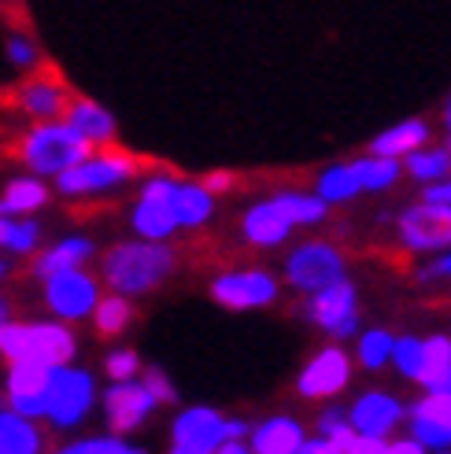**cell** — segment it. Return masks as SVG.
<instances>
[{
  "mask_svg": "<svg viewBox=\"0 0 451 454\" xmlns=\"http://www.w3.org/2000/svg\"><path fill=\"white\" fill-rule=\"evenodd\" d=\"M174 266L178 255L174 247H167V240H126L100 259V278L111 292L133 300L160 288L174 274Z\"/></svg>",
  "mask_w": 451,
  "mask_h": 454,
  "instance_id": "cell-1",
  "label": "cell"
},
{
  "mask_svg": "<svg viewBox=\"0 0 451 454\" xmlns=\"http://www.w3.org/2000/svg\"><path fill=\"white\" fill-rule=\"evenodd\" d=\"M89 152H93V145H89L67 119H44V122L30 126L19 137V148H15L19 163L37 177H56L67 167L82 163Z\"/></svg>",
  "mask_w": 451,
  "mask_h": 454,
  "instance_id": "cell-2",
  "label": "cell"
},
{
  "mask_svg": "<svg viewBox=\"0 0 451 454\" xmlns=\"http://www.w3.org/2000/svg\"><path fill=\"white\" fill-rule=\"evenodd\" d=\"M0 355L4 362H41V366H71L78 340L67 322H8L0 325Z\"/></svg>",
  "mask_w": 451,
  "mask_h": 454,
  "instance_id": "cell-3",
  "label": "cell"
},
{
  "mask_svg": "<svg viewBox=\"0 0 451 454\" xmlns=\"http://www.w3.org/2000/svg\"><path fill=\"white\" fill-rule=\"evenodd\" d=\"M141 170V163L133 155L119 152L115 145L93 148L82 163L67 167L63 174H56V192L63 196H97V192H111L119 189L123 181H130Z\"/></svg>",
  "mask_w": 451,
  "mask_h": 454,
  "instance_id": "cell-4",
  "label": "cell"
},
{
  "mask_svg": "<svg viewBox=\"0 0 451 454\" xmlns=\"http://www.w3.org/2000/svg\"><path fill=\"white\" fill-rule=\"evenodd\" d=\"M97 300H100V281L85 266L44 278V307L59 322H82V317L93 314Z\"/></svg>",
  "mask_w": 451,
  "mask_h": 454,
  "instance_id": "cell-5",
  "label": "cell"
},
{
  "mask_svg": "<svg viewBox=\"0 0 451 454\" xmlns=\"http://www.w3.org/2000/svg\"><path fill=\"white\" fill-rule=\"evenodd\" d=\"M97 403V380L89 370L75 366H56V384H52V399H49V421L52 428H75Z\"/></svg>",
  "mask_w": 451,
  "mask_h": 454,
  "instance_id": "cell-6",
  "label": "cell"
},
{
  "mask_svg": "<svg viewBox=\"0 0 451 454\" xmlns=\"http://www.w3.org/2000/svg\"><path fill=\"white\" fill-rule=\"evenodd\" d=\"M52 384H56V366H41V362H8L4 392H8L12 411L41 421L44 414H49Z\"/></svg>",
  "mask_w": 451,
  "mask_h": 454,
  "instance_id": "cell-7",
  "label": "cell"
},
{
  "mask_svg": "<svg viewBox=\"0 0 451 454\" xmlns=\"http://www.w3.org/2000/svg\"><path fill=\"white\" fill-rule=\"evenodd\" d=\"M170 192H174V177H167V174H155L141 185L138 207H133V215H130L133 233H138L141 240H170L178 233Z\"/></svg>",
  "mask_w": 451,
  "mask_h": 454,
  "instance_id": "cell-8",
  "label": "cell"
},
{
  "mask_svg": "<svg viewBox=\"0 0 451 454\" xmlns=\"http://www.w3.org/2000/svg\"><path fill=\"white\" fill-rule=\"evenodd\" d=\"M400 240L411 252H444V247H451V203L422 200L407 207L400 218Z\"/></svg>",
  "mask_w": 451,
  "mask_h": 454,
  "instance_id": "cell-9",
  "label": "cell"
},
{
  "mask_svg": "<svg viewBox=\"0 0 451 454\" xmlns=\"http://www.w3.org/2000/svg\"><path fill=\"white\" fill-rule=\"evenodd\" d=\"M285 274L300 292H319V288L344 278V255L336 252L333 244L311 240V244H300L297 252L289 255Z\"/></svg>",
  "mask_w": 451,
  "mask_h": 454,
  "instance_id": "cell-10",
  "label": "cell"
},
{
  "mask_svg": "<svg viewBox=\"0 0 451 454\" xmlns=\"http://www.w3.org/2000/svg\"><path fill=\"white\" fill-rule=\"evenodd\" d=\"M67 100H71V89H67V82L52 71V67H41V63L27 74V82L15 89L19 111H22V115H30V119H37V122L63 119Z\"/></svg>",
  "mask_w": 451,
  "mask_h": 454,
  "instance_id": "cell-11",
  "label": "cell"
},
{
  "mask_svg": "<svg viewBox=\"0 0 451 454\" xmlns=\"http://www.w3.org/2000/svg\"><path fill=\"white\" fill-rule=\"evenodd\" d=\"M211 300L222 303L226 310H256V307H270L278 300V281L263 274V270H233V274H222L211 285Z\"/></svg>",
  "mask_w": 451,
  "mask_h": 454,
  "instance_id": "cell-12",
  "label": "cell"
},
{
  "mask_svg": "<svg viewBox=\"0 0 451 454\" xmlns=\"http://www.w3.org/2000/svg\"><path fill=\"white\" fill-rule=\"evenodd\" d=\"M155 406L160 403L148 395V388L138 377L133 380H111V388L104 392V418H107V425H111V433L115 436L141 428Z\"/></svg>",
  "mask_w": 451,
  "mask_h": 454,
  "instance_id": "cell-13",
  "label": "cell"
},
{
  "mask_svg": "<svg viewBox=\"0 0 451 454\" xmlns=\"http://www.w3.org/2000/svg\"><path fill=\"white\" fill-rule=\"evenodd\" d=\"M311 322L322 325L329 336H355L359 333V310H355V288L341 278L319 292H311Z\"/></svg>",
  "mask_w": 451,
  "mask_h": 454,
  "instance_id": "cell-14",
  "label": "cell"
},
{
  "mask_svg": "<svg viewBox=\"0 0 451 454\" xmlns=\"http://www.w3.org/2000/svg\"><path fill=\"white\" fill-rule=\"evenodd\" d=\"M348 380H352V358L341 348H326V351H319L311 358V366L300 373L297 388L307 399H322V395L344 392Z\"/></svg>",
  "mask_w": 451,
  "mask_h": 454,
  "instance_id": "cell-15",
  "label": "cell"
},
{
  "mask_svg": "<svg viewBox=\"0 0 451 454\" xmlns=\"http://www.w3.org/2000/svg\"><path fill=\"white\" fill-rule=\"evenodd\" d=\"M411 433L422 447H451V392H430L411 411Z\"/></svg>",
  "mask_w": 451,
  "mask_h": 454,
  "instance_id": "cell-16",
  "label": "cell"
},
{
  "mask_svg": "<svg viewBox=\"0 0 451 454\" xmlns=\"http://www.w3.org/2000/svg\"><path fill=\"white\" fill-rule=\"evenodd\" d=\"M403 418V406L385 395V392H367L363 399H359L352 406V414H348V425L355 428V433H363V436H389L392 428L400 425Z\"/></svg>",
  "mask_w": 451,
  "mask_h": 454,
  "instance_id": "cell-17",
  "label": "cell"
},
{
  "mask_svg": "<svg viewBox=\"0 0 451 454\" xmlns=\"http://www.w3.org/2000/svg\"><path fill=\"white\" fill-rule=\"evenodd\" d=\"M222 440H226V418L215 414L211 406H189V411L174 418V443L215 450Z\"/></svg>",
  "mask_w": 451,
  "mask_h": 454,
  "instance_id": "cell-18",
  "label": "cell"
},
{
  "mask_svg": "<svg viewBox=\"0 0 451 454\" xmlns=\"http://www.w3.org/2000/svg\"><path fill=\"white\" fill-rule=\"evenodd\" d=\"M93 252H97V244L89 237H67V240L44 247V252H37L30 259V278L44 281L52 274H63V270H78V266H85L89 259H93Z\"/></svg>",
  "mask_w": 451,
  "mask_h": 454,
  "instance_id": "cell-19",
  "label": "cell"
},
{
  "mask_svg": "<svg viewBox=\"0 0 451 454\" xmlns=\"http://www.w3.org/2000/svg\"><path fill=\"white\" fill-rule=\"evenodd\" d=\"M63 119L71 122L82 137L93 145V148H104V145H115V115L107 107H100L97 100H85V97H71L67 100V111Z\"/></svg>",
  "mask_w": 451,
  "mask_h": 454,
  "instance_id": "cell-20",
  "label": "cell"
},
{
  "mask_svg": "<svg viewBox=\"0 0 451 454\" xmlns=\"http://www.w3.org/2000/svg\"><path fill=\"white\" fill-rule=\"evenodd\" d=\"M241 230H244L248 244H256V247H278V244L289 240L292 222L278 207V200H263V203H256V207H248Z\"/></svg>",
  "mask_w": 451,
  "mask_h": 454,
  "instance_id": "cell-21",
  "label": "cell"
},
{
  "mask_svg": "<svg viewBox=\"0 0 451 454\" xmlns=\"http://www.w3.org/2000/svg\"><path fill=\"white\" fill-rule=\"evenodd\" d=\"M170 207L178 218V230H196L215 215V196L200 181H174Z\"/></svg>",
  "mask_w": 451,
  "mask_h": 454,
  "instance_id": "cell-22",
  "label": "cell"
},
{
  "mask_svg": "<svg viewBox=\"0 0 451 454\" xmlns=\"http://www.w3.org/2000/svg\"><path fill=\"white\" fill-rule=\"evenodd\" d=\"M0 450L4 454H44L41 425L19 411H0Z\"/></svg>",
  "mask_w": 451,
  "mask_h": 454,
  "instance_id": "cell-23",
  "label": "cell"
},
{
  "mask_svg": "<svg viewBox=\"0 0 451 454\" xmlns=\"http://www.w3.org/2000/svg\"><path fill=\"white\" fill-rule=\"evenodd\" d=\"M307 440L297 418H270L252 433V454H292Z\"/></svg>",
  "mask_w": 451,
  "mask_h": 454,
  "instance_id": "cell-24",
  "label": "cell"
},
{
  "mask_svg": "<svg viewBox=\"0 0 451 454\" xmlns=\"http://www.w3.org/2000/svg\"><path fill=\"white\" fill-rule=\"evenodd\" d=\"M41 244V222L30 215H12L0 203V252L8 255H34Z\"/></svg>",
  "mask_w": 451,
  "mask_h": 454,
  "instance_id": "cell-25",
  "label": "cell"
},
{
  "mask_svg": "<svg viewBox=\"0 0 451 454\" xmlns=\"http://www.w3.org/2000/svg\"><path fill=\"white\" fill-rule=\"evenodd\" d=\"M422 145H430V126H425L422 119H407V122H400V126H392L385 133H377L370 152L374 155H389V159H403V155H411Z\"/></svg>",
  "mask_w": 451,
  "mask_h": 454,
  "instance_id": "cell-26",
  "label": "cell"
},
{
  "mask_svg": "<svg viewBox=\"0 0 451 454\" xmlns=\"http://www.w3.org/2000/svg\"><path fill=\"white\" fill-rule=\"evenodd\" d=\"M0 203L12 211V215H37L44 203H49V185L37 177V174H22V177H12L4 185V196Z\"/></svg>",
  "mask_w": 451,
  "mask_h": 454,
  "instance_id": "cell-27",
  "label": "cell"
},
{
  "mask_svg": "<svg viewBox=\"0 0 451 454\" xmlns=\"http://www.w3.org/2000/svg\"><path fill=\"white\" fill-rule=\"evenodd\" d=\"M447 373H451V340L447 336L422 340V370H418V380L425 384V392H440Z\"/></svg>",
  "mask_w": 451,
  "mask_h": 454,
  "instance_id": "cell-28",
  "label": "cell"
},
{
  "mask_svg": "<svg viewBox=\"0 0 451 454\" xmlns=\"http://www.w3.org/2000/svg\"><path fill=\"white\" fill-rule=\"evenodd\" d=\"M355 174H359V185H363V192H385L392 189L403 167H400V159H389V155H367V159H355Z\"/></svg>",
  "mask_w": 451,
  "mask_h": 454,
  "instance_id": "cell-29",
  "label": "cell"
},
{
  "mask_svg": "<svg viewBox=\"0 0 451 454\" xmlns=\"http://www.w3.org/2000/svg\"><path fill=\"white\" fill-rule=\"evenodd\" d=\"M403 159H407V174L415 181H422V185H433V181L451 177V148L422 145V148H415L411 155H403Z\"/></svg>",
  "mask_w": 451,
  "mask_h": 454,
  "instance_id": "cell-30",
  "label": "cell"
},
{
  "mask_svg": "<svg viewBox=\"0 0 451 454\" xmlns=\"http://www.w3.org/2000/svg\"><path fill=\"white\" fill-rule=\"evenodd\" d=\"M89 317H93V329L100 336H123L130 329V322H133V307H130L126 296L111 292V296L97 300V307H93V314H89Z\"/></svg>",
  "mask_w": 451,
  "mask_h": 454,
  "instance_id": "cell-31",
  "label": "cell"
},
{
  "mask_svg": "<svg viewBox=\"0 0 451 454\" xmlns=\"http://www.w3.org/2000/svg\"><path fill=\"white\" fill-rule=\"evenodd\" d=\"M359 192H363V185H359L355 167L352 163H336V167L319 174V192H314V196H322L326 203H348Z\"/></svg>",
  "mask_w": 451,
  "mask_h": 454,
  "instance_id": "cell-32",
  "label": "cell"
},
{
  "mask_svg": "<svg viewBox=\"0 0 451 454\" xmlns=\"http://www.w3.org/2000/svg\"><path fill=\"white\" fill-rule=\"evenodd\" d=\"M274 200H278V207L289 215L292 225H314V222H322L326 218V207H329L322 196H307V192H281Z\"/></svg>",
  "mask_w": 451,
  "mask_h": 454,
  "instance_id": "cell-33",
  "label": "cell"
},
{
  "mask_svg": "<svg viewBox=\"0 0 451 454\" xmlns=\"http://www.w3.org/2000/svg\"><path fill=\"white\" fill-rule=\"evenodd\" d=\"M56 454H148L145 447H133L126 443L123 436H89V440H75V443H67L59 447Z\"/></svg>",
  "mask_w": 451,
  "mask_h": 454,
  "instance_id": "cell-34",
  "label": "cell"
},
{
  "mask_svg": "<svg viewBox=\"0 0 451 454\" xmlns=\"http://www.w3.org/2000/svg\"><path fill=\"white\" fill-rule=\"evenodd\" d=\"M392 344H396V340L385 329L363 333V336H359V362H363L367 370H381L392 358Z\"/></svg>",
  "mask_w": 451,
  "mask_h": 454,
  "instance_id": "cell-35",
  "label": "cell"
},
{
  "mask_svg": "<svg viewBox=\"0 0 451 454\" xmlns=\"http://www.w3.org/2000/svg\"><path fill=\"white\" fill-rule=\"evenodd\" d=\"M4 56H8V63L15 67V71H22V74H30L34 67L41 63L37 44H34L27 34H8V37H4Z\"/></svg>",
  "mask_w": 451,
  "mask_h": 454,
  "instance_id": "cell-36",
  "label": "cell"
},
{
  "mask_svg": "<svg viewBox=\"0 0 451 454\" xmlns=\"http://www.w3.org/2000/svg\"><path fill=\"white\" fill-rule=\"evenodd\" d=\"M392 358H396V370L403 377L418 380V370H422V340L418 336H400L392 344Z\"/></svg>",
  "mask_w": 451,
  "mask_h": 454,
  "instance_id": "cell-37",
  "label": "cell"
},
{
  "mask_svg": "<svg viewBox=\"0 0 451 454\" xmlns=\"http://www.w3.org/2000/svg\"><path fill=\"white\" fill-rule=\"evenodd\" d=\"M104 370H107L111 380H133L141 373V358H138V351H133V348H119V351L107 355Z\"/></svg>",
  "mask_w": 451,
  "mask_h": 454,
  "instance_id": "cell-38",
  "label": "cell"
},
{
  "mask_svg": "<svg viewBox=\"0 0 451 454\" xmlns=\"http://www.w3.org/2000/svg\"><path fill=\"white\" fill-rule=\"evenodd\" d=\"M141 384L148 388V395H152L155 403H174V399H178L170 377H167L163 370H155V366H152V370H145V380H141Z\"/></svg>",
  "mask_w": 451,
  "mask_h": 454,
  "instance_id": "cell-39",
  "label": "cell"
},
{
  "mask_svg": "<svg viewBox=\"0 0 451 454\" xmlns=\"http://www.w3.org/2000/svg\"><path fill=\"white\" fill-rule=\"evenodd\" d=\"M385 450H389L385 436H363V433H355L344 447V454H385Z\"/></svg>",
  "mask_w": 451,
  "mask_h": 454,
  "instance_id": "cell-40",
  "label": "cell"
},
{
  "mask_svg": "<svg viewBox=\"0 0 451 454\" xmlns=\"http://www.w3.org/2000/svg\"><path fill=\"white\" fill-rule=\"evenodd\" d=\"M200 185H204L211 196L215 192H230V185H233V174H226V170H215V174H208L204 181H200Z\"/></svg>",
  "mask_w": 451,
  "mask_h": 454,
  "instance_id": "cell-41",
  "label": "cell"
},
{
  "mask_svg": "<svg viewBox=\"0 0 451 454\" xmlns=\"http://www.w3.org/2000/svg\"><path fill=\"white\" fill-rule=\"evenodd\" d=\"M425 200L451 203V177H444V181H433V185H425Z\"/></svg>",
  "mask_w": 451,
  "mask_h": 454,
  "instance_id": "cell-42",
  "label": "cell"
},
{
  "mask_svg": "<svg viewBox=\"0 0 451 454\" xmlns=\"http://www.w3.org/2000/svg\"><path fill=\"white\" fill-rule=\"evenodd\" d=\"M344 425V414H341V406L336 411H326L322 418H319V428H322V436H329V433H336V428Z\"/></svg>",
  "mask_w": 451,
  "mask_h": 454,
  "instance_id": "cell-43",
  "label": "cell"
},
{
  "mask_svg": "<svg viewBox=\"0 0 451 454\" xmlns=\"http://www.w3.org/2000/svg\"><path fill=\"white\" fill-rule=\"evenodd\" d=\"M385 454H425V447L411 436V440H396V443H389V450Z\"/></svg>",
  "mask_w": 451,
  "mask_h": 454,
  "instance_id": "cell-44",
  "label": "cell"
},
{
  "mask_svg": "<svg viewBox=\"0 0 451 454\" xmlns=\"http://www.w3.org/2000/svg\"><path fill=\"white\" fill-rule=\"evenodd\" d=\"M215 454H252V447H248L244 440H222L215 447Z\"/></svg>",
  "mask_w": 451,
  "mask_h": 454,
  "instance_id": "cell-45",
  "label": "cell"
},
{
  "mask_svg": "<svg viewBox=\"0 0 451 454\" xmlns=\"http://www.w3.org/2000/svg\"><path fill=\"white\" fill-rule=\"evenodd\" d=\"M425 278H430V281H433V278H451V252H447L444 259H437L430 270H425Z\"/></svg>",
  "mask_w": 451,
  "mask_h": 454,
  "instance_id": "cell-46",
  "label": "cell"
},
{
  "mask_svg": "<svg viewBox=\"0 0 451 454\" xmlns=\"http://www.w3.org/2000/svg\"><path fill=\"white\" fill-rule=\"evenodd\" d=\"M322 447H326V436L322 440H304L292 454H322Z\"/></svg>",
  "mask_w": 451,
  "mask_h": 454,
  "instance_id": "cell-47",
  "label": "cell"
},
{
  "mask_svg": "<svg viewBox=\"0 0 451 454\" xmlns=\"http://www.w3.org/2000/svg\"><path fill=\"white\" fill-rule=\"evenodd\" d=\"M248 425L244 421H226V440H244Z\"/></svg>",
  "mask_w": 451,
  "mask_h": 454,
  "instance_id": "cell-48",
  "label": "cell"
},
{
  "mask_svg": "<svg viewBox=\"0 0 451 454\" xmlns=\"http://www.w3.org/2000/svg\"><path fill=\"white\" fill-rule=\"evenodd\" d=\"M170 454H215V450H204V447H189V443H174Z\"/></svg>",
  "mask_w": 451,
  "mask_h": 454,
  "instance_id": "cell-49",
  "label": "cell"
},
{
  "mask_svg": "<svg viewBox=\"0 0 451 454\" xmlns=\"http://www.w3.org/2000/svg\"><path fill=\"white\" fill-rule=\"evenodd\" d=\"M8 317H12V303H8L4 296H0V325H4V322H8Z\"/></svg>",
  "mask_w": 451,
  "mask_h": 454,
  "instance_id": "cell-50",
  "label": "cell"
},
{
  "mask_svg": "<svg viewBox=\"0 0 451 454\" xmlns=\"http://www.w3.org/2000/svg\"><path fill=\"white\" fill-rule=\"evenodd\" d=\"M322 454H344V450H341V447H336V443H329V440H326V447H322Z\"/></svg>",
  "mask_w": 451,
  "mask_h": 454,
  "instance_id": "cell-51",
  "label": "cell"
},
{
  "mask_svg": "<svg viewBox=\"0 0 451 454\" xmlns=\"http://www.w3.org/2000/svg\"><path fill=\"white\" fill-rule=\"evenodd\" d=\"M444 122H447V148H451V100H447V115H444Z\"/></svg>",
  "mask_w": 451,
  "mask_h": 454,
  "instance_id": "cell-52",
  "label": "cell"
},
{
  "mask_svg": "<svg viewBox=\"0 0 451 454\" xmlns=\"http://www.w3.org/2000/svg\"><path fill=\"white\" fill-rule=\"evenodd\" d=\"M8 270H12V266H8L4 259H0V281H4V278H8Z\"/></svg>",
  "mask_w": 451,
  "mask_h": 454,
  "instance_id": "cell-53",
  "label": "cell"
},
{
  "mask_svg": "<svg viewBox=\"0 0 451 454\" xmlns=\"http://www.w3.org/2000/svg\"><path fill=\"white\" fill-rule=\"evenodd\" d=\"M0 454H4V450H0Z\"/></svg>",
  "mask_w": 451,
  "mask_h": 454,
  "instance_id": "cell-54",
  "label": "cell"
}]
</instances>
